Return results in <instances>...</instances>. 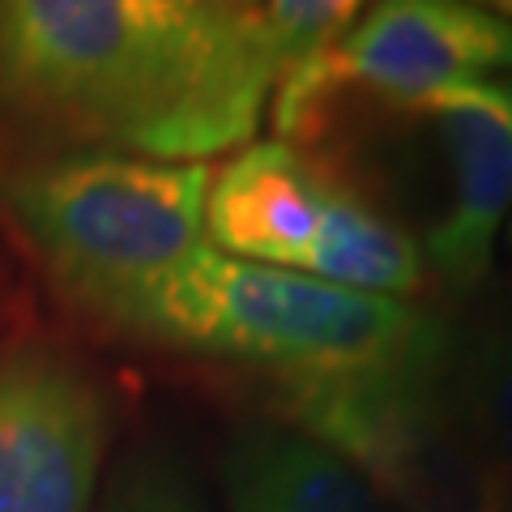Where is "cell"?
I'll use <instances>...</instances> for the list:
<instances>
[{
	"mask_svg": "<svg viewBox=\"0 0 512 512\" xmlns=\"http://www.w3.org/2000/svg\"><path fill=\"white\" fill-rule=\"evenodd\" d=\"M355 0H0V158L103 150L205 163L248 146Z\"/></svg>",
	"mask_w": 512,
	"mask_h": 512,
	"instance_id": "cell-1",
	"label": "cell"
},
{
	"mask_svg": "<svg viewBox=\"0 0 512 512\" xmlns=\"http://www.w3.org/2000/svg\"><path fill=\"white\" fill-rule=\"evenodd\" d=\"M120 338L239 367L265 384H303L436 363L453 320L414 299L346 291L201 244L137 299Z\"/></svg>",
	"mask_w": 512,
	"mask_h": 512,
	"instance_id": "cell-2",
	"label": "cell"
},
{
	"mask_svg": "<svg viewBox=\"0 0 512 512\" xmlns=\"http://www.w3.org/2000/svg\"><path fill=\"white\" fill-rule=\"evenodd\" d=\"M210 163L60 150L0 158V222L52 291L107 333L205 244Z\"/></svg>",
	"mask_w": 512,
	"mask_h": 512,
	"instance_id": "cell-3",
	"label": "cell"
},
{
	"mask_svg": "<svg viewBox=\"0 0 512 512\" xmlns=\"http://www.w3.org/2000/svg\"><path fill=\"white\" fill-rule=\"evenodd\" d=\"M205 244L367 295L414 299L427 286L419 239L338 163L278 137L214 163Z\"/></svg>",
	"mask_w": 512,
	"mask_h": 512,
	"instance_id": "cell-4",
	"label": "cell"
},
{
	"mask_svg": "<svg viewBox=\"0 0 512 512\" xmlns=\"http://www.w3.org/2000/svg\"><path fill=\"white\" fill-rule=\"evenodd\" d=\"M265 393L274 419L350 461L393 512H512V483L483 457L448 402L444 359L265 384Z\"/></svg>",
	"mask_w": 512,
	"mask_h": 512,
	"instance_id": "cell-5",
	"label": "cell"
},
{
	"mask_svg": "<svg viewBox=\"0 0 512 512\" xmlns=\"http://www.w3.org/2000/svg\"><path fill=\"white\" fill-rule=\"evenodd\" d=\"M512 77V22L470 0H384L363 5L350 30L291 69L269 99L278 141L312 146L329 111L367 94L406 111L440 90Z\"/></svg>",
	"mask_w": 512,
	"mask_h": 512,
	"instance_id": "cell-6",
	"label": "cell"
},
{
	"mask_svg": "<svg viewBox=\"0 0 512 512\" xmlns=\"http://www.w3.org/2000/svg\"><path fill=\"white\" fill-rule=\"evenodd\" d=\"M111 393L69 346L22 338L0 346V512L99 508Z\"/></svg>",
	"mask_w": 512,
	"mask_h": 512,
	"instance_id": "cell-7",
	"label": "cell"
},
{
	"mask_svg": "<svg viewBox=\"0 0 512 512\" xmlns=\"http://www.w3.org/2000/svg\"><path fill=\"white\" fill-rule=\"evenodd\" d=\"M397 116L427 124L444 167V197L419 239L427 282L470 299L491 274L512 214V77L440 90Z\"/></svg>",
	"mask_w": 512,
	"mask_h": 512,
	"instance_id": "cell-8",
	"label": "cell"
},
{
	"mask_svg": "<svg viewBox=\"0 0 512 512\" xmlns=\"http://www.w3.org/2000/svg\"><path fill=\"white\" fill-rule=\"evenodd\" d=\"M222 512H393L333 448L274 419H244L218 448Z\"/></svg>",
	"mask_w": 512,
	"mask_h": 512,
	"instance_id": "cell-9",
	"label": "cell"
},
{
	"mask_svg": "<svg viewBox=\"0 0 512 512\" xmlns=\"http://www.w3.org/2000/svg\"><path fill=\"white\" fill-rule=\"evenodd\" d=\"M444 393L483 457L512 483V308L457 329L444 355Z\"/></svg>",
	"mask_w": 512,
	"mask_h": 512,
	"instance_id": "cell-10",
	"label": "cell"
},
{
	"mask_svg": "<svg viewBox=\"0 0 512 512\" xmlns=\"http://www.w3.org/2000/svg\"><path fill=\"white\" fill-rule=\"evenodd\" d=\"M94 512H214V500L171 444L137 440L103 478Z\"/></svg>",
	"mask_w": 512,
	"mask_h": 512,
	"instance_id": "cell-11",
	"label": "cell"
},
{
	"mask_svg": "<svg viewBox=\"0 0 512 512\" xmlns=\"http://www.w3.org/2000/svg\"><path fill=\"white\" fill-rule=\"evenodd\" d=\"M500 244H504V261H508V269H512V214H508V227H504V235H500Z\"/></svg>",
	"mask_w": 512,
	"mask_h": 512,
	"instance_id": "cell-12",
	"label": "cell"
},
{
	"mask_svg": "<svg viewBox=\"0 0 512 512\" xmlns=\"http://www.w3.org/2000/svg\"><path fill=\"white\" fill-rule=\"evenodd\" d=\"M495 13H500V18H508L512 22V0H500V5H491Z\"/></svg>",
	"mask_w": 512,
	"mask_h": 512,
	"instance_id": "cell-13",
	"label": "cell"
}]
</instances>
